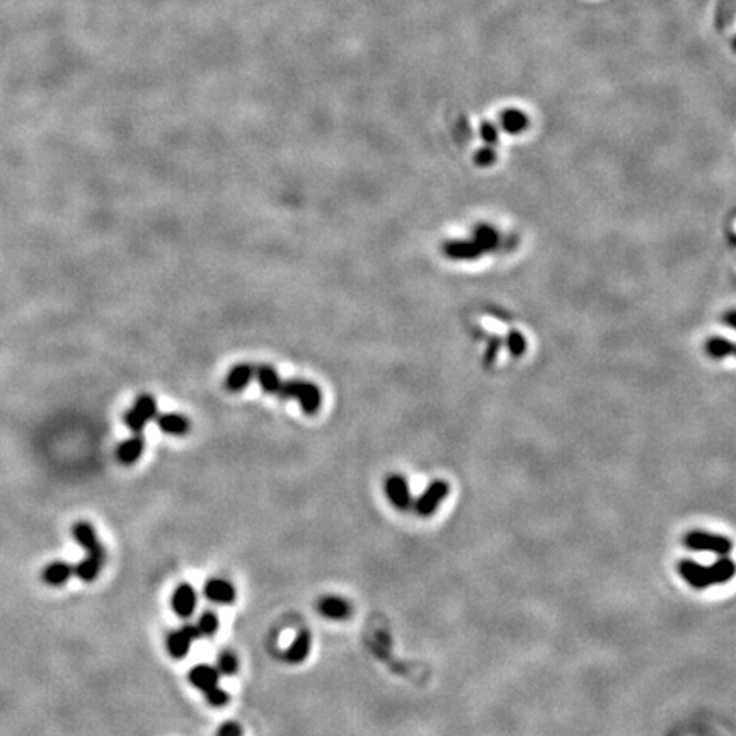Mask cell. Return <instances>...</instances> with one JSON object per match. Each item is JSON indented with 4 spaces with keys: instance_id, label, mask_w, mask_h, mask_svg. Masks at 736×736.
Here are the masks:
<instances>
[{
    "instance_id": "obj_5",
    "label": "cell",
    "mask_w": 736,
    "mask_h": 736,
    "mask_svg": "<svg viewBox=\"0 0 736 736\" xmlns=\"http://www.w3.org/2000/svg\"><path fill=\"white\" fill-rule=\"evenodd\" d=\"M200 638L198 629H196L195 624H184L179 629L173 631L167 636V651L176 660H183L188 654L189 648H191L193 642Z\"/></svg>"
},
{
    "instance_id": "obj_2",
    "label": "cell",
    "mask_w": 736,
    "mask_h": 736,
    "mask_svg": "<svg viewBox=\"0 0 736 736\" xmlns=\"http://www.w3.org/2000/svg\"><path fill=\"white\" fill-rule=\"evenodd\" d=\"M280 399H295L302 406L306 414H315L322 404V392L315 384L308 380H281L280 389L277 394Z\"/></svg>"
},
{
    "instance_id": "obj_21",
    "label": "cell",
    "mask_w": 736,
    "mask_h": 736,
    "mask_svg": "<svg viewBox=\"0 0 736 736\" xmlns=\"http://www.w3.org/2000/svg\"><path fill=\"white\" fill-rule=\"evenodd\" d=\"M254 377L258 378L259 385L266 394H274L277 396L278 389L281 385V378L278 375L277 368L271 365H259L254 367Z\"/></svg>"
},
{
    "instance_id": "obj_11",
    "label": "cell",
    "mask_w": 736,
    "mask_h": 736,
    "mask_svg": "<svg viewBox=\"0 0 736 736\" xmlns=\"http://www.w3.org/2000/svg\"><path fill=\"white\" fill-rule=\"evenodd\" d=\"M317 611L322 617L331 620H344L351 615V605L338 595H326L317 602Z\"/></svg>"
},
{
    "instance_id": "obj_17",
    "label": "cell",
    "mask_w": 736,
    "mask_h": 736,
    "mask_svg": "<svg viewBox=\"0 0 736 736\" xmlns=\"http://www.w3.org/2000/svg\"><path fill=\"white\" fill-rule=\"evenodd\" d=\"M73 576V566L65 561H55L43 571V581L50 586H62Z\"/></svg>"
},
{
    "instance_id": "obj_20",
    "label": "cell",
    "mask_w": 736,
    "mask_h": 736,
    "mask_svg": "<svg viewBox=\"0 0 736 736\" xmlns=\"http://www.w3.org/2000/svg\"><path fill=\"white\" fill-rule=\"evenodd\" d=\"M500 123H501V128H503L505 132L511 133V135H516V133H522L523 130L529 126V118H527V114L523 113V111L510 107V109L501 113Z\"/></svg>"
},
{
    "instance_id": "obj_7",
    "label": "cell",
    "mask_w": 736,
    "mask_h": 736,
    "mask_svg": "<svg viewBox=\"0 0 736 736\" xmlns=\"http://www.w3.org/2000/svg\"><path fill=\"white\" fill-rule=\"evenodd\" d=\"M448 491H450V488H448V484L445 481L431 482L428 488L425 489V493H423L421 496H419L418 500H416V503H414L416 511H418L421 516L433 515V513L438 510V507H440L441 501H444L445 498H447Z\"/></svg>"
},
{
    "instance_id": "obj_3",
    "label": "cell",
    "mask_w": 736,
    "mask_h": 736,
    "mask_svg": "<svg viewBox=\"0 0 736 736\" xmlns=\"http://www.w3.org/2000/svg\"><path fill=\"white\" fill-rule=\"evenodd\" d=\"M687 547L690 551H701V552H715L717 556H728L733 549V542L731 538L724 537V535H716L709 534L704 530H692L685 535L683 538Z\"/></svg>"
},
{
    "instance_id": "obj_30",
    "label": "cell",
    "mask_w": 736,
    "mask_h": 736,
    "mask_svg": "<svg viewBox=\"0 0 736 736\" xmlns=\"http://www.w3.org/2000/svg\"><path fill=\"white\" fill-rule=\"evenodd\" d=\"M217 736H243V728L236 721H225L217 730Z\"/></svg>"
},
{
    "instance_id": "obj_6",
    "label": "cell",
    "mask_w": 736,
    "mask_h": 736,
    "mask_svg": "<svg viewBox=\"0 0 736 736\" xmlns=\"http://www.w3.org/2000/svg\"><path fill=\"white\" fill-rule=\"evenodd\" d=\"M72 535L77 544L84 549L89 556H96L99 559L106 561V551L103 547V542L99 541V535L94 527L89 522H77L72 529Z\"/></svg>"
},
{
    "instance_id": "obj_23",
    "label": "cell",
    "mask_w": 736,
    "mask_h": 736,
    "mask_svg": "<svg viewBox=\"0 0 736 736\" xmlns=\"http://www.w3.org/2000/svg\"><path fill=\"white\" fill-rule=\"evenodd\" d=\"M195 626L196 629H198L200 638H202V636H204V638H211V636L217 633L218 627H220V620H218L217 613L213 611H204L200 613Z\"/></svg>"
},
{
    "instance_id": "obj_24",
    "label": "cell",
    "mask_w": 736,
    "mask_h": 736,
    "mask_svg": "<svg viewBox=\"0 0 736 736\" xmlns=\"http://www.w3.org/2000/svg\"><path fill=\"white\" fill-rule=\"evenodd\" d=\"M706 351L716 360L728 358V356L733 355V343L721 336H712L709 338L708 343H706Z\"/></svg>"
},
{
    "instance_id": "obj_4",
    "label": "cell",
    "mask_w": 736,
    "mask_h": 736,
    "mask_svg": "<svg viewBox=\"0 0 736 736\" xmlns=\"http://www.w3.org/2000/svg\"><path fill=\"white\" fill-rule=\"evenodd\" d=\"M157 416V403L150 394H142L135 401L132 409H128L125 414V425L128 426L133 433H140L148 421Z\"/></svg>"
},
{
    "instance_id": "obj_19",
    "label": "cell",
    "mask_w": 736,
    "mask_h": 736,
    "mask_svg": "<svg viewBox=\"0 0 736 736\" xmlns=\"http://www.w3.org/2000/svg\"><path fill=\"white\" fill-rule=\"evenodd\" d=\"M103 564L104 559H99V557L89 556L87 554L80 563H77L76 566H73V576H77V578L85 583L94 581V579H98L99 572L103 570Z\"/></svg>"
},
{
    "instance_id": "obj_8",
    "label": "cell",
    "mask_w": 736,
    "mask_h": 736,
    "mask_svg": "<svg viewBox=\"0 0 736 736\" xmlns=\"http://www.w3.org/2000/svg\"><path fill=\"white\" fill-rule=\"evenodd\" d=\"M385 494H387L390 505H392L394 508H397V510L406 511L412 507L411 489H409V484L404 475H389L387 481H385Z\"/></svg>"
},
{
    "instance_id": "obj_9",
    "label": "cell",
    "mask_w": 736,
    "mask_h": 736,
    "mask_svg": "<svg viewBox=\"0 0 736 736\" xmlns=\"http://www.w3.org/2000/svg\"><path fill=\"white\" fill-rule=\"evenodd\" d=\"M196 605H198V595L196 590L193 588V585L189 583H181L176 586V590L173 592L170 597V607H173L174 613L181 619H189L196 611Z\"/></svg>"
},
{
    "instance_id": "obj_13",
    "label": "cell",
    "mask_w": 736,
    "mask_h": 736,
    "mask_svg": "<svg viewBox=\"0 0 736 736\" xmlns=\"http://www.w3.org/2000/svg\"><path fill=\"white\" fill-rule=\"evenodd\" d=\"M188 680H189V683L195 687V689L204 692V690L218 685L220 674H218L217 668L211 667V665H196V667L191 668V672L188 674Z\"/></svg>"
},
{
    "instance_id": "obj_16",
    "label": "cell",
    "mask_w": 736,
    "mask_h": 736,
    "mask_svg": "<svg viewBox=\"0 0 736 736\" xmlns=\"http://www.w3.org/2000/svg\"><path fill=\"white\" fill-rule=\"evenodd\" d=\"M252 377H254V367L249 365V363H239V365L230 368V371L227 374L225 387L230 392H239V390L247 387Z\"/></svg>"
},
{
    "instance_id": "obj_22",
    "label": "cell",
    "mask_w": 736,
    "mask_h": 736,
    "mask_svg": "<svg viewBox=\"0 0 736 736\" xmlns=\"http://www.w3.org/2000/svg\"><path fill=\"white\" fill-rule=\"evenodd\" d=\"M472 240L477 244V247L481 249L482 252H488L494 251V249L498 247V244H500V236H498V232L491 225H479L477 229L474 230V239Z\"/></svg>"
},
{
    "instance_id": "obj_15",
    "label": "cell",
    "mask_w": 736,
    "mask_h": 736,
    "mask_svg": "<svg viewBox=\"0 0 736 736\" xmlns=\"http://www.w3.org/2000/svg\"><path fill=\"white\" fill-rule=\"evenodd\" d=\"M310 634H308L307 631H300V633L295 636V639L290 642L288 648L285 649V660L292 665L302 663V661L307 660L308 653H310Z\"/></svg>"
},
{
    "instance_id": "obj_26",
    "label": "cell",
    "mask_w": 736,
    "mask_h": 736,
    "mask_svg": "<svg viewBox=\"0 0 736 736\" xmlns=\"http://www.w3.org/2000/svg\"><path fill=\"white\" fill-rule=\"evenodd\" d=\"M203 695L208 704L213 706V708H220V706H225L227 702H229V692L222 689L220 685H215L211 687V689L204 690Z\"/></svg>"
},
{
    "instance_id": "obj_27",
    "label": "cell",
    "mask_w": 736,
    "mask_h": 736,
    "mask_svg": "<svg viewBox=\"0 0 736 736\" xmlns=\"http://www.w3.org/2000/svg\"><path fill=\"white\" fill-rule=\"evenodd\" d=\"M507 344H508V349H510V351L513 353V356H522L523 351H525V348H527L525 338H523L520 333H510V334H508Z\"/></svg>"
},
{
    "instance_id": "obj_25",
    "label": "cell",
    "mask_w": 736,
    "mask_h": 736,
    "mask_svg": "<svg viewBox=\"0 0 736 736\" xmlns=\"http://www.w3.org/2000/svg\"><path fill=\"white\" fill-rule=\"evenodd\" d=\"M217 672L220 675L232 676L239 672V658L232 651H222L217 658Z\"/></svg>"
},
{
    "instance_id": "obj_29",
    "label": "cell",
    "mask_w": 736,
    "mask_h": 736,
    "mask_svg": "<svg viewBox=\"0 0 736 736\" xmlns=\"http://www.w3.org/2000/svg\"><path fill=\"white\" fill-rule=\"evenodd\" d=\"M481 137H482V140H484V142L488 143V145L496 143L498 142V137H500V135H498L496 125H493V123H489V121L482 123V125H481Z\"/></svg>"
},
{
    "instance_id": "obj_12",
    "label": "cell",
    "mask_w": 736,
    "mask_h": 736,
    "mask_svg": "<svg viewBox=\"0 0 736 736\" xmlns=\"http://www.w3.org/2000/svg\"><path fill=\"white\" fill-rule=\"evenodd\" d=\"M444 251L455 261H474L484 254L474 240H448L444 245Z\"/></svg>"
},
{
    "instance_id": "obj_28",
    "label": "cell",
    "mask_w": 736,
    "mask_h": 736,
    "mask_svg": "<svg viewBox=\"0 0 736 736\" xmlns=\"http://www.w3.org/2000/svg\"><path fill=\"white\" fill-rule=\"evenodd\" d=\"M475 162L479 164V166L482 167H488L491 166V164L494 162V159H496V154H494V148L491 147V145H488V147H482L481 150H477V154H475Z\"/></svg>"
},
{
    "instance_id": "obj_1",
    "label": "cell",
    "mask_w": 736,
    "mask_h": 736,
    "mask_svg": "<svg viewBox=\"0 0 736 736\" xmlns=\"http://www.w3.org/2000/svg\"><path fill=\"white\" fill-rule=\"evenodd\" d=\"M678 575L695 590H706L712 585H723L735 576V563L726 556H721L711 566H704L695 561L683 559L678 563Z\"/></svg>"
},
{
    "instance_id": "obj_18",
    "label": "cell",
    "mask_w": 736,
    "mask_h": 736,
    "mask_svg": "<svg viewBox=\"0 0 736 736\" xmlns=\"http://www.w3.org/2000/svg\"><path fill=\"white\" fill-rule=\"evenodd\" d=\"M157 426H159V430L164 431V433L176 435V437L186 435L189 431V428H191L189 419L183 414H177V412H166V414L159 416Z\"/></svg>"
},
{
    "instance_id": "obj_14",
    "label": "cell",
    "mask_w": 736,
    "mask_h": 736,
    "mask_svg": "<svg viewBox=\"0 0 736 736\" xmlns=\"http://www.w3.org/2000/svg\"><path fill=\"white\" fill-rule=\"evenodd\" d=\"M145 448V440L140 433H135L132 438L125 440L123 444L118 445L116 448V459L120 460L123 466H132L137 460L142 457Z\"/></svg>"
},
{
    "instance_id": "obj_10",
    "label": "cell",
    "mask_w": 736,
    "mask_h": 736,
    "mask_svg": "<svg viewBox=\"0 0 736 736\" xmlns=\"http://www.w3.org/2000/svg\"><path fill=\"white\" fill-rule=\"evenodd\" d=\"M203 595L208 602L217 605H232L236 602V586L225 578H210L203 585Z\"/></svg>"
}]
</instances>
